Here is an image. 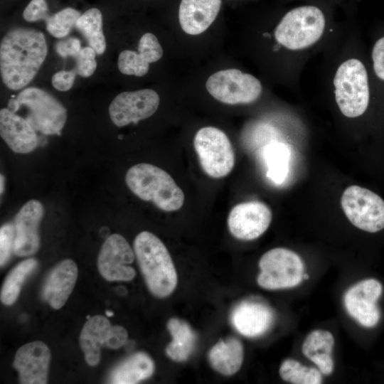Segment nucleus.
I'll return each mask as SVG.
<instances>
[{"label": "nucleus", "mask_w": 384, "mask_h": 384, "mask_svg": "<svg viewBox=\"0 0 384 384\" xmlns=\"http://www.w3.org/2000/svg\"><path fill=\"white\" fill-rule=\"evenodd\" d=\"M38 265L35 258L26 259L16 265L7 274L1 290V301L7 306L17 299L23 284Z\"/></svg>", "instance_id": "nucleus-27"}, {"label": "nucleus", "mask_w": 384, "mask_h": 384, "mask_svg": "<svg viewBox=\"0 0 384 384\" xmlns=\"http://www.w3.org/2000/svg\"><path fill=\"white\" fill-rule=\"evenodd\" d=\"M262 151L267 176L275 184H282L289 174L290 147L282 142L272 141L263 147Z\"/></svg>", "instance_id": "nucleus-25"}, {"label": "nucleus", "mask_w": 384, "mask_h": 384, "mask_svg": "<svg viewBox=\"0 0 384 384\" xmlns=\"http://www.w3.org/2000/svg\"><path fill=\"white\" fill-rule=\"evenodd\" d=\"M243 346L235 337L220 340L208 352L211 367L223 375H232L240 368L243 361Z\"/></svg>", "instance_id": "nucleus-22"}, {"label": "nucleus", "mask_w": 384, "mask_h": 384, "mask_svg": "<svg viewBox=\"0 0 384 384\" xmlns=\"http://www.w3.org/2000/svg\"><path fill=\"white\" fill-rule=\"evenodd\" d=\"M294 1H299V2H309V1H314L316 0H293Z\"/></svg>", "instance_id": "nucleus-39"}, {"label": "nucleus", "mask_w": 384, "mask_h": 384, "mask_svg": "<svg viewBox=\"0 0 384 384\" xmlns=\"http://www.w3.org/2000/svg\"><path fill=\"white\" fill-rule=\"evenodd\" d=\"M206 89L218 101L228 105H249L263 95L264 87L255 76L238 69L218 71L207 80Z\"/></svg>", "instance_id": "nucleus-6"}, {"label": "nucleus", "mask_w": 384, "mask_h": 384, "mask_svg": "<svg viewBox=\"0 0 384 384\" xmlns=\"http://www.w3.org/2000/svg\"><path fill=\"white\" fill-rule=\"evenodd\" d=\"M134 251L149 291L159 298L171 294L177 285V273L161 240L150 232L142 231L134 239Z\"/></svg>", "instance_id": "nucleus-2"}, {"label": "nucleus", "mask_w": 384, "mask_h": 384, "mask_svg": "<svg viewBox=\"0 0 384 384\" xmlns=\"http://www.w3.org/2000/svg\"><path fill=\"white\" fill-rule=\"evenodd\" d=\"M222 0H181L178 21L182 30L189 35L206 31L216 18Z\"/></svg>", "instance_id": "nucleus-19"}, {"label": "nucleus", "mask_w": 384, "mask_h": 384, "mask_svg": "<svg viewBox=\"0 0 384 384\" xmlns=\"http://www.w3.org/2000/svg\"><path fill=\"white\" fill-rule=\"evenodd\" d=\"M8 108L15 113L20 110V105L16 98H11L9 100Z\"/></svg>", "instance_id": "nucleus-36"}, {"label": "nucleus", "mask_w": 384, "mask_h": 384, "mask_svg": "<svg viewBox=\"0 0 384 384\" xmlns=\"http://www.w3.org/2000/svg\"><path fill=\"white\" fill-rule=\"evenodd\" d=\"M272 212L264 203L251 201L235 206L228 215V226L235 238L252 240L261 236L272 221Z\"/></svg>", "instance_id": "nucleus-12"}, {"label": "nucleus", "mask_w": 384, "mask_h": 384, "mask_svg": "<svg viewBox=\"0 0 384 384\" xmlns=\"http://www.w3.org/2000/svg\"><path fill=\"white\" fill-rule=\"evenodd\" d=\"M78 277V267L70 259L57 264L47 276L42 288L43 299L53 309H60L67 302Z\"/></svg>", "instance_id": "nucleus-18"}, {"label": "nucleus", "mask_w": 384, "mask_h": 384, "mask_svg": "<svg viewBox=\"0 0 384 384\" xmlns=\"http://www.w3.org/2000/svg\"><path fill=\"white\" fill-rule=\"evenodd\" d=\"M200 164L209 176L219 178L228 175L235 164V154L228 136L214 127L200 129L193 139Z\"/></svg>", "instance_id": "nucleus-7"}, {"label": "nucleus", "mask_w": 384, "mask_h": 384, "mask_svg": "<svg viewBox=\"0 0 384 384\" xmlns=\"http://www.w3.org/2000/svg\"><path fill=\"white\" fill-rule=\"evenodd\" d=\"M44 215L43 204L38 200L26 202L14 218L15 238L14 253L20 257L34 255L40 245L38 228Z\"/></svg>", "instance_id": "nucleus-13"}, {"label": "nucleus", "mask_w": 384, "mask_h": 384, "mask_svg": "<svg viewBox=\"0 0 384 384\" xmlns=\"http://www.w3.org/2000/svg\"><path fill=\"white\" fill-rule=\"evenodd\" d=\"M160 102L158 93L151 89H142L118 94L111 102L109 114L117 127L137 123L149 118L157 110Z\"/></svg>", "instance_id": "nucleus-9"}, {"label": "nucleus", "mask_w": 384, "mask_h": 384, "mask_svg": "<svg viewBox=\"0 0 384 384\" xmlns=\"http://www.w3.org/2000/svg\"><path fill=\"white\" fill-rule=\"evenodd\" d=\"M333 334L328 331L316 329L311 331L304 340L302 353L313 362L323 375H329L334 368L332 350Z\"/></svg>", "instance_id": "nucleus-21"}, {"label": "nucleus", "mask_w": 384, "mask_h": 384, "mask_svg": "<svg viewBox=\"0 0 384 384\" xmlns=\"http://www.w3.org/2000/svg\"><path fill=\"white\" fill-rule=\"evenodd\" d=\"M0 135L14 152L28 154L38 145L36 130L23 117L9 108L0 110Z\"/></svg>", "instance_id": "nucleus-16"}, {"label": "nucleus", "mask_w": 384, "mask_h": 384, "mask_svg": "<svg viewBox=\"0 0 384 384\" xmlns=\"http://www.w3.org/2000/svg\"><path fill=\"white\" fill-rule=\"evenodd\" d=\"M166 326L172 336L166 348V355L176 362L186 361L195 348L196 333L187 322L175 317L170 319Z\"/></svg>", "instance_id": "nucleus-24"}, {"label": "nucleus", "mask_w": 384, "mask_h": 384, "mask_svg": "<svg viewBox=\"0 0 384 384\" xmlns=\"http://www.w3.org/2000/svg\"><path fill=\"white\" fill-rule=\"evenodd\" d=\"M383 293L382 284L375 279H366L351 286L345 293L343 302L348 314L360 325L372 328L380 319L377 302Z\"/></svg>", "instance_id": "nucleus-10"}, {"label": "nucleus", "mask_w": 384, "mask_h": 384, "mask_svg": "<svg viewBox=\"0 0 384 384\" xmlns=\"http://www.w3.org/2000/svg\"><path fill=\"white\" fill-rule=\"evenodd\" d=\"M282 379L292 384H320L322 375L319 370L302 365L299 361L288 358L279 369Z\"/></svg>", "instance_id": "nucleus-28"}, {"label": "nucleus", "mask_w": 384, "mask_h": 384, "mask_svg": "<svg viewBox=\"0 0 384 384\" xmlns=\"http://www.w3.org/2000/svg\"><path fill=\"white\" fill-rule=\"evenodd\" d=\"M125 181L134 194L160 210L175 211L183 205V191L170 174L156 166L146 163L134 165L127 170Z\"/></svg>", "instance_id": "nucleus-3"}, {"label": "nucleus", "mask_w": 384, "mask_h": 384, "mask_svg": "<svg viewBox=\"0 0 384 384\" xmlns=\"http://www.w3.org/2000/svg\"><path fill=\"white\" fill-rule=\"evenodd\" d=\"M259 268L257 282L265 289L292 288L304 280L302 258L287 248L276 247L266 252L260 259Z\"/></svg>", "instance_id": "nucleus-4"}, {"label": "nucleus", "mask_w": 384, "mask_h": 384, "mask_svg": "<svg viewBox=\"0 0 384 384\" xmlns=\"http://www.w3.org/2000/svg\"><path fill=\"white\" fill-rule=\"evenodd\" d=\"M274 319L272 309L264 303L245 301L233 310L230 320L235 329L249 338L260 336L267 332Z\"/></svg>", "instance_id": "nucleus-15"}, {"label": "nucleus", "mask_w": 384, "mask_h": 384, "mask_svg": "<svg viewBox=\"0 0 384 384\" xmlns=\"http://www.w3.org/2000/svg\"><path fill=\"white\" fill-rule=\"evenodd\" d=\"M309 278V275L306 273L304 274V279H307Z\"/></svg>", "instance_id": "nucleus-40"}, {"label": "nucleus", "mask_w": 384, "mask_h": 384, "mask_svg": "<svg viewBox=\"0 0 384 384\" xmlns=\"http://www.w3.org/2000/svg\"><path fill=\"white\" fill-rule=\"evenodd\" d=\"M112 326L109 320L102 315L87 319L84 324L79 340L89 366H95L100 362L101 348L106 347Z\"/></svg>", "instance_id": "nucleus-20"}, {"label": "nucleus", "mask_w": 384, "mask_h": 384, "mask_svg": "<svg viewBox=\"0 0 384 384\" xmlns=\"http://www.w3.org/2000/svg\"><path fill=\"white\" fill-rule=\"evenodd\" d=\"M75 27L87 40L97 55L106 50V40L102 28V15L97 8H91L78 18Z\"/></svg>", "instance_id": "nucleus-26"}, {"label": "nucleus", "mask_w": 384, "mask_h": 384, "mask_svg": "<svg viewBox=\"0 0 384 384\" xmlns=\"http://www.w3.org/2000/svg\"><path fill=\"white\" fill-rule=\"evenodd\" d=\"M4 182H5L4 177V176L2 174H1V176H0L1 194L3 193L4 189Z\"/></svg>", "instance_id": "nucleus-37"}, {"label": "nucleus", "mask_w": 384, "mask_h": 384, "mask_svg": "<svg viewBox=\"0 0 384 384\" xmlns=\"http://www.w3.org/2000/svg\"><path fill=\"white\" fill-rule=\"evenodd\" d=\"M81 14L70 7L63 9L58 12L48 14L44 20L47 31L58 38L66 37L70 32Z\"/></svg>", "instance_id": "nucleus-29"}, {"label": "nucleus", "mask_w": 384, "mask_h": 384, "mask_svg": "<svg viewBox=\"0 0 384 384\" xmlns=\"http://www.w3.org/2000/svg\"><path fill=\"white\" fill-rule=\"evenodd\" d=\"M127 330L119 325L112 326L106 348L117 349L122 347L127 341Z\"/></svg>", "instance_id": "nucleus-35"}, {"label": "nucleus", "mask_w": 384, "mask_h": 384, "mask_svg": "<svg viewBox=\"0 0 384 384\" xmlns=\"http://www.w3.org/2000/svg\"><path fill=\"white\" fill-rule=\"evenodd\" d=\"M50 361L49 348L41 341L21 346L16 353L13 366L18 372L21 383L45 384Z\"/></svg>", "instance_id": "nucleus-14"}, {"label": "nucleus", "mask_w": 384, "mask_h": 384, "mask_svg": "<svg viewBox=\"0 0 384 384\" xmlns=\"http://www.w3.org/2000/svg\"><path fill=\"white\" fill-rule=\"evenodd\" d=\"M55 52L62 58L71 56L75 58L81 50L80 41L75 37H68L60 40L54 46Z\"/></svg>", "instance_id": "nucleus-33"}, {"label": "nucleus", "mask_w": 384, "mask_h": 384, "mask_svg": "<svg viewBox=\"0 0 384 384\" xmlns=\"http://www.w3.org/2000/svg\"><path fill=\"white\" fill-rule=\"evenodd\" d=\"M163 55V49L156 36L144 33L138 43V50H124L118 57L119 70L124 75L142 77L149 69V64L158 61Z\"/></svg>", "instance_id": "nucleus-17"}, {"label": "nucleus", "mask_w": 384, "mask_h": 384, "mask_svg": "<svg viewBox=\"0 0 384 384\" xmlns=\"http://www.w3.org/2000/svg\"><path fill=\"white\" fill-rule=\"evenodd\" d=\"M20 108L27 109L26 119L45 135H60L67 120V110L53 95L38 87L23 90L16 97Z\"/></svg>", "instance_id": "nucleus-5"}, {"label": "nucleus", "mask_w": 384, "mask_h": 384, "mask_svg": "<svg viewBox=\"0 0 384 384\" xmlns=\"http://www.w3.org/2000/svg\"><path fill=\"white\" fill-rule=\"evenodd\" d=\"M341 203L345 215L356 228L372 233L384 229V201L375 193L351 186L343 191Z\"/></svg>", "instance_id": "nucleus-8"}, {"label": "nucleus", "mask_w": 384, "mask_h": 384, "mask_svg": "<svg viewBox=\"0 0 384 384\" xmlns=\"http://www.w3.org/2000/svg\"><path fill=\"white\" fill-rule=\"evenodd\" d=\"M154 371L153 360L146 353L137 352L117 365L108 380L114 384H134L149 378Z\"/></svg>", "instance_id": "nucleus-23"}, {"label": "nucleus", "mask_w": 384, "mask_h": 384, "mask_svg": "<svg viewBox=\"0 0 384 384\" xmlns=\"http://www.w3.org/2000/svg\"><path fill=\"white\" fill-rule=\"evenodd\" d=\"M105 314L108 316V317H111L112 316L114 315V313L110 310H107L105 311Z\"/></svg>", "instance_id": "nucleus-38"}, {"label": "nucleus", "mask_w": 384, "mask_h": 384, "mask_svg": "<svg viewBox=\"0 0 384 384\" xmlns=\"http://www.w3.org/2000/svg\"><path fill=\"white\" fill-rule=\"evenodd\" d=\"M134 251L119 234L110 235L100 248L97 258L98 270L107 281H131L136 275L129 265L134 260Z\"/></svg>", "instance_id": "nucleus-11"}, {"label": "nucleus", "mask_w": 384, "mask_h": 384, "mask_svg": "<svg viewBox=\"0 0 384 384\" xmlns=\"http://www.w3.org/2000/svg\"><path fill=\"white\" fill-rule=\"evenodd\" d=\"M76 75L74 69L58 71L52 77V85L59 91H68L73 87Z\"/></svg>", "instance_id": "nucleus-34"}, {"label": "nucleus", "mask_w": 384, "mask_h": 384, "mask_svg": "<svg viewBox=\"0 0 384 384\" xmlns=\"http://www.w3.org/2000/svg\"><path fill=\"white\" fill-rule=\"evenodd\" d=\"M15 231L14 223H6L0 229V264H6L14 252Z\"/></svg>", "instance_id": "nucleus-31"}, {"label": "nucleus", "mask_w": 384, "mask_h": 384, "mask_svg": "<svg viewBox=\"0 0 384 384\" xmlns=\"http://www.w3.org/2000/svg\"><path fill=\"white\" fill-rule=\"evenodd\" d=\"M47 53L42 32L23 27L9 30L0 43V72L4 84L11 90L26 87L37 74Z\"/></svg>", "instance_id": "nucleus-1"}, {"label": "nucleus", "mask_w": 384, "mask_h": 384, "mask_svg": "<svg viewBox=\"0 0 384 384\" xmlns=\"http://www.w3.org/2000/svg\"><path fill=\"white\" fill-rule=\"evenodd\" d=\"M95 51L90 46L82 48L78 55L74 58L75 67L74 70L81 77L88 78L96 70L97 62Z\"/></svg>", "instance_id": "nucleus-30"}, {"label": "nucleus", "mask_w": 384, "mask_h": 384, "mask_svg": "<svg viewBox=\"0 0 384 384\" xmlns=\"http://www.w3.org/2000/svg\"><path fill=\"white\" fill-rule=\"evenodd\" d=\"M49 14L46 0H31L23 12V18L28 22L44 21Z\"/></svg>", "instance_id": "nucleus-32"}]
</instances>
